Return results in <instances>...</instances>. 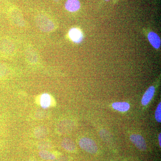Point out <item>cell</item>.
Wrapping results in <instances>:
<instances>
[{"mask_svg":"<svg viewBox=\"0 0 161 161\" xmlns=\"http://www.w3.org/2000/svg\"><path fill=\"white\" fill-rule=\"evenodd\" d=\"M36 23L39 29L44 32L51 31L55 28V25L53 21L43 15H40L36 18Z\"/></svg>","mask_w":161,"mask_h":161,"instance_id":"cell-1","label":"cell"},{"mask_svg":"<svg viewBox=\"0 0 161 161\" xmlns=\"http://www.w3.org/2000/svg\"><path fill=\"white\" fill-rule=\"evenodd\" d=\"M80 148L86 152L92 154H95L98 151V147L95 142L91 138L83 137L79 142Z\"/></svg>","mask_w":161,"mask_h":161,"instance_id":"cell-2","label":"cell"},{"mask_svg":"<svg viewBox=\"0 0 161 161\" xmlns=\"http://www.w3.org/2000/svg\"><path fill=\"white\" fill-rule=\"evenodd\" d=\"M15 47L9 39H3L0 41V54L3 56H9L14 53Z\"/></svg>","mask_w":161,"mask_h":161,"instance_id":"cell-3","label":"cell"},{"mask_svg":"<svg viewBox=\"0 0 161 161\" xmlns=\"http://www.w3.org/2000/svg\"><path fill=\"white\" fill-rule=\"evenodd\" d=\"M130 139L132 143L134 144L139 150L143 151L147 150V143L142 136L136 134H132L130 136Z\"/></svg>","mask_w":161,"mask_h":161,"instance_id":"cell-4","label":"cell"},{"mask_svg":"<svg viewBox=\"0 0 161 161\" xmlns=\"http://www.w3.org/2000/svg\"><path fill=\"white\" fill-rule=\"evenodd\" d=\"M69 36L70 40L75 43H80L83 40V34L78 28H71L69 32Z\"/></svg>","mask_w":161,"mask_h":161,"instance_id":"cell-5","label":"cell"},{"mask_svg":"<svg viewBox=\"0 0 161 161\" xmlns=\"http://www.w3.org/2000/svg\"><path fill=\"white\" fill-rule=\"evenodd\" d=\"M74 123L70 120H65L59 123L57 126V130L59 133H66L73 129Z\"/></svg>","mask_w":161,"mask_h":161,"instance_id":"cell-6","label":"cell"},{"mask_svg":"<svg viewBox=\"0 0 161 161\" xmlns=\"http://www.w3.org/2000/svg\"><path fill=\"white\" fill-rule=\"evenodd\" d=\"M147 38L151 45L154 48L158 49L161 46V39L157 34L153 31H150L147 35Z\"/></svg>","mask_w":161,"mask_h":161,"instance_id":"cell-7","label":"cell"},{"mask_svg":"<svg viewBox=\"0 0 161 161\" xmlns=\"http://www.w3.org/2000/svg\"><path fill=\"white\" fill-rule=\"evenodd\" d=\"M155 92V87L150 86L145 92L142 99V103L143 105L146 106L150 102L152 99Z\"/></svg>","mask_w":161,"mask_h":161,"instance_id":"cell-8","label":"cell"},{"mask_svg":"<svg viewBox=\"0 0 161 161\" xmlns=\"http://www.w3.org/2000/svg\"><path fill=\"white\" fill-rule=\"evenodd\" d=\"M80 7V3L79 0H67L65 3V8L70 12L78 11Z\"/></svg>","mask_w":161,"mask_h":161,"instance_id":"cell-9","label":"cell"},{"mask_svg":"<svg viewBox=\"0 0 161 161\" xmlns=\"http://www.w3.org/2000/svg\"><path fill=\"white\" fill-rule=\"evenodd\" d=\"M61 146L64 150L70 152H74L76 150V145L71 139L65 138L61 142Z\"/></svg>","mask_w":161,"mask_h":161,"instance_id":"cell-10","label":"cell"},{"mask_svg":"<svg viewBox=\"0 0 161 161\" xmlns=\"http://www.w3.org/2000/svg\"><path fill=\"white\" fill-rule=\"evenodd\" d=\"M48 134L47 128L43 126H40L35 129L34 135L38 139H42L45 138Z\"/></svg>","mask_w":161,"mask_h":161,"instance_id":"cell-11","label":"cell"},{"mask_svg":"<svg viewBox=\"0 0 161 161\" xmlns=\"http://www.w3.org/2000/svg\"><path fill=\"white\" fill-rule=\"evenodd\" d=\"M26 57L27 60L31 64L36 63L38 60V57L35 50L29 48L26 50Z\"/></svg>","mask_w":161,"mask_h":161,"instance_id":"cell-12","label":"cell"},{"mask_svg":"<svg viewBox=\"0 0 161 161\" xmlns=\"http://www.w3.org/2000/svg\"><path fill=\"white\" fill-rule=\"evenodd\" d=\"M114 109L121 112H125L130 108V105L126 102H115L112 104Z\"/></svg>","mask_w":161,"mask_h":161,"instance_id":"cell-13","label":"cell"},{"mask_svg":"<svg viewBox=\"0 0 161 161\" xmlns=\"http://www.w3.org/2000/svg\"><path fill=\"white\" fill-rule=\"evenodd\" d=\"M51 103V98L49 94L44 93L40 97V105L43 108H49Z\"/></svg>","mask_w":161,"mask_h":161,"instance_id":"cell-14","label":"cell"},{"mask_svg":"<svg viewBox=\"0 0 161 161\" xmlns=\"http://www.w3.org/2000/svg\"><path fill=\"white\" fill-rule=\"evenodd\" d=\"M41 158L47 161H53L56 158V156L53 153L46 150H42L39 153Z\"/></svg>","mask_w":161,"mask_h":161,"instance_id":"cell-15","label":"cell"},{"mask_svg":"<svg viewBox=\"0 0 161 161\" xmlns=\"http://www.w3.org/2000/svg\"><path fill=\"white\" fill-rule=\"evenodd\" d=\"M10 73L9 68L5 64L0 63V79L6 78Z\"/></svg>","mask_w":161,"mask_h":161,"instance_id":"cell-16","label":"cell"},{"mask_svg":"<svg viewBox=\"0 0 161 161\" xmlns=\"http://www.w3.org/2000/svg\"><path fill=\"white\" fill-rule=\"evenodd\" d=\"M156 120L158 122H161V103H160L158 105L155 113Z\"/></svg>","mask_w":161,"mask_h":161,"instance_id":"cell-17","label":"cell"},{"mask_svg":"<svg viewBox=\"0 0 161 161\" xmlns=\"http://www.w3.org/2000/svg\"><path fill=\"white\" fill-rule=\"evenodd\" d=\"M45 115V113H44V112H43L42 111H40L36 112V116L37 118L41 119L44 118Z\"/></svg>","mask_w":161,"mask_h":161,"instance_id":"cell-18","label":"cell"},{"mask_svg":"<svg viewBox=\"0 0 161 161\" xmlns=\"http://www.w3.org/2000/svg\"><path fill=\"white\" fill-rule=\"evenodd\" d=\"M68 158L67 157L62 156L58 158H55L54 160L51 161H68Z\"/></svg>","mask_w":161,"mask_h":161,"instance_id":"cell-19","label":"cell"},{"mask_svg":"<svg viewBox=\"0 0 161 161\" xmlns=\"http://www.w3.org/2000/svg\"><path fill=\"white\" fill-rule=\"evenodd\" d=\"M161 133H159L158 136L159 144L160 147H161Z\"/></svg>","mask_w":161,"mask_h":161,"instance_id":"cell-20","label":"cell"},{"mask_svg":"<svg viewBox=\"0 0 161 161\" xmlns=\"http://www.w3.org/2000/svg\"><path fill=\"white\" fill-rule=\"evenodd\" d=\"M54 1H55V2H59V1H60V0H53Z\"/></svg>","mask_w":161,"mask_h":161,"instance_id":"cell-21","label":"cell"},{"mask_svg":"<svg viewBox=\"0 0 161 161\" xmlns=\"http://www.w3.org/2000/svg\"><path fill=\"white\" fill-rule=\"evenodd\" d=\"M37 161L35 160H31V161Z\"/></svg>","mask_w":161,"mask_h":161,"instance_id":"cell-22","label":"cell"},{"mask_svg":"<svg viewBox=\"0 0 161 161\" xmlns=\"http://www.w3.org/2000/svg\"><path fill=\"white\" fill-rule=\"evenodd\" d=\"M105 1H109V0H105Z\"/></svg>","mask_w":161,"mask_h":161,"instance_id":"cell-23","label":"cell"}]
</instances>
